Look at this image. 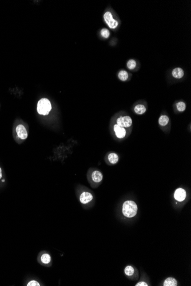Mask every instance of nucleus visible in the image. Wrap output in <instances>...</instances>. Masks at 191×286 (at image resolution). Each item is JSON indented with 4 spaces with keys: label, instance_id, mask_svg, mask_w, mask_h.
Here are the masks:
<instances>
[{
    "label": "nucleus",
    "instance_id": "f257e3e1",
    "mask_svg": "<svg viewBox=\"0 0 191 286\" xmlns=\"http://www.w3.org/2000/svg\"><path fill=\"white\" fill-rule=\"evenodd\" d=\"M76 193L79 202L84 209H89L93 206L95 202V196L89 188L78 185L76 187Z\"/></svg>",
    "mask_w": 191,
    "mask_h": 286
},
{
    "label": "nucleus",
    "instance_id": "f03ea898",
    "mask_svg": "<svg viewBox=\"0 0 191 286\" xmlns=\"http://www.w3.org/2000/svg\"><path fill=\"white\" fill-rule=\"evenodd\" d=\"M138 206L132 200H127L122 203L121 207L122 216L126 219H132L138 213Z\"/></svg>",
    "mask_w": 191,
    "mask_h": 286
},
{
    "label": "nucleus",
    "instance_id": "7ed1b4c3",
    "mask_svg": "<svg viewBox=\"0 0 191 286\" xmlns=\"http://www.w3.org/2000/svg\"><path fill=\"white\" fill-rule=\"evenodd\" d=\"M87 179L92 187L97 188L103 182V174L99 169L91 168L87 173Z\"/></svg>",
    "mask_w": 191,
    "mask_h": 286
},
{
    "label": "nucleus",
    "instance_id": "20e7f679",
    "mask_svg": "<svg viewBox=\"0 0 191 286\" xmlns=\"http://www.w3.org/2000/svg\"><path fill=\"white\" fill-rule=\"evenodd\" d=\"M52 110V104L47 98H42L37 103V110L39 114L43 115H48Z\"/></svg>",
    "mask_w": 191,
    "mask_h": 286
},
{
    "label": "nucleus",
    "instance_id": "39448f33",
    "mask_svg": "<svg viewBox=\"0 0 191 286\" xmlns=\"http://www.w3.org/2000/svg\"><path fill=\"white\" fill-rule=\"evenodd\" d=\"M37 260L40 265L46 267H50L53 264L52 257L48 251H40L37 256Z\"/></svg>",
    "mask_w": 191,
    "mask_h": 286
},
{
    "label": "nucleus",
    "instance_id": "423d86ee",
    "mask_svg": "<svg viewBox=\"0 0 191 286\" xmlns=\"http://www.w3.org/2000/svg\"><path fill=\"white\" fill-rule=\"evenodd\" d=\"M124 272L126 277L132 280H137L140 277L139 271L134 265H127L124 268Z\"/></svg>",
    "mask_w": 191,
    "mask_h": 286
},
{
    "label": "nucleus",
    "instance_id": "0eeeda50",
    "mask_svg": "<svg viewBox=\"0 0 191 286\" xmlns=\"http://www.w3.org/2000/svg\"><path fill=\"white\" fill-rule=\"evenodd\" d=\"M14 132L18 140L22 141L27 140L28 137V130L24 124H18L15 127Z\"/></svg>",
    "mask_w": 191,
    "mask_h": 286
},
{
    "label": "nucleus",
    "instance_id": "6e6552de",
    "mask_svg": "<svg viewBox=\"0 0 191 286\" xmlns=\"http://www.w3.org/2000/svg\"><path fill=\"white\" fill-rule=\"evenodd\" d=\"M104 20L108 26L111 29H116L119 26V22L113 18V14L110 11L106 12L104 15Z\"/></svg>",
    "mask_w": 191,
    "mask_h": 286
},
{
    "label": "nucleus",
    "instance_id": "1a4fd4ad",
    "mask_svg": "<svg viewBox=\"0 0 191 286\" xmlns=\"http://www.w3.org/2000/svg\"><path fill=\"white\" fill-rule=\"evenodd\" d=\"M187 198V192L183 187L176 188L173 193V198L177 203L184 202Z\"/></svg>",
    "mask_w": 191,
    "mask_h": 286
},
{
    "label": "nucleus",
    "instance_id": "9d476101",
    "mask_svg": "<svg viewBox=\"0 0 191 286\" xmlns=\"http://www.w3.org/2000/svg\"><path fill=\"white\" fill-rule=\"evenodd\" d=\"M116 124L120 126L121 127H124V128H129L131 127L133 124V121L132 119L128 116V115H125V116H121L116 119Z\"/></svg>",
    "mask_w": 191,
    "mask_h": 286
},
{
    "label": "nucleus",
    "instance_id": "9b49d317",
    "mask_svg": "<svg viewBox=\"0 0 191 286\" xmlns=\"http://www.w3.org/2000/svg\"><path fill=\"white\" fill-rule=\"evenodd\" d=\"M113 129L115 136L117 138L120 140L124 139L126 137L127 135V131L125 128L121 127L116 124L113 125Z\"/></svg>",
    "mask_w": 191,
    "mask_h": 286
},
{
    "label": "nucleus",
    "instance_id": "f8f14e48",
    "mask_svg": "<svg viewBox=\"0 0 191 286\" xmlns=\"http://www.w3.org/2000/svg\"><path fill=\"white\" fill-rule=\"evenodd\" d=\"M105 160L106 163L109 165H114L118 163L119 161V156L116 153L111 152L106 155Z\"/></svg>",
    "mask_w": 191,
    "mask_h": 286
},
{
    "label": "nucleus",
    "instance_id": "ddd939ff",
    "mask_svg": "<svg viewBox=\"0 0 191 286\" xmlns=\"http://www.w3.org/2000/svg\"><path fill=\"white\" fill-rule=\"evenodd\" d=\"M151 283L149 281L147 275L145 272H142V275L139 281L135 285V286H149Z\"/></svg>",
    "mask_w": 191,
    "mask_h": 286
},
{
    "label": "nucleus",
    "instance_id": "4468645a",
    "mask_svg": "<svg viewBox=\"0 0 191 286\" xmlns=\"http://www.w3.org/2000/svg\"><path fill=\"white\" fill-rule=\"evenodd\" d=\"M178 282L177 280L173 277H168L164 280L163 285L164 286H178Z\"/></svg>",
    "mask_w": 191,
    "mask_h": 286
},
{
    "label": "nucleus",
    "instance_id": "2eb2a0df",
    "mask_svg": "<svg viewBox=\"0 0 191 286\" xmlns=\"http://www.w3.org/2000/svg\"><path fill=\"white\" fill-rule=\"evenodd\" d=\"M172 76L176 79H181L184 77V71L180 68H176L172 71Z\"/></svg>",
    "mask_w": 191,
    "mask_h": 286
},
{
    "label": "nucleus",
    "instance_id": "dca6fc26",
    "mask_svg": "<svg viewBox=\"0 0 191 286\" xmlns=\"http://www.w3.org/2000/svg\"><path fill=\"white\" fill-rule=\"evenodd\" d=\"M147 111L146 107L142 104L136 105L134 107V112L138 115H142Z\"/></svg>",
    "mask_w": 191,
    "mask_h": 286
},
{
    "label": "nucleus",
    "instance_id": "f3484780",
    "mask_svg": "<svg viewBox=\"0 0 191 286\" xmlns=\"http://www.w3.org/2000/svg\"><path fill=\"white\" fill-rule=\"evenodd\" d=\"M25 286H44V284L41 281H40V280L32 278V279H29L27 281Z\"/></svg>",
    "mask_w": 191,
    "mask_h": 286
},
{
    "label": "nucleus",
    "instance_id": "a211bd4d",
    "mask_svg": "<svg viewBox=\"0 0 191 286\" xmlns=\"http://www.w3.org/2000/svg\"><path fill=\"white\" fill-rule=\"evenodd\" d=\"M159 124L161 126L167 125L170 122V118L166 115H162L159 118Z\"/></svg>",
    "mask_w": 191,
    "mask_h": 286
},
{
    "label": "nucleus",
    "instance_id": "6ab92c4d",
    "mask_svg": "<svg viewBox=\"0 0 191 286\" xmlns=\"http://www.w3.org/2000/svg\"><path fill=\"white\" fill-rule=\"evenodd\" d=\"M118 77L121 81H126L129 78V74L126 70H121L118 74Z\"/></svg>",
    "mask_w": 191,
    "mask_h": 286
},
{
    "label": "nucleus",
    "instance_id": "aec40b11",
    "mask_svg": "<svg viewBox=\"0 0 191 286\" xmlns=\"http://www.w3.org/2000/svg\"><path fill=\"white\" fill-rule=\"evenodd\" d=\"M137 66V62L135 60H129L127 63L128 69L129 70H134Z\"/></svg>",
    "mask_w": 191,
    "mask_h": 286
},
{
    "label": "nucleus",
    "instance_id": "412c9836",
    "mask_svg": "<svg viewBox=\"0 0 191 286\" xmlns=\"http://www.w3.org/2000/svg\"><path fill=\"white\" fill-rule=\"evenodd\" d=\"M176 106L177 108V110L180 112H183L186 109V104L184 102L180 101L178 102L176 104Z\"/></svg>",
    "mask_w": 191,
    "mask_h": 286
},
{
    "label": "nucleus",
    "instance_id": "4be33fe9",
    "mask_svg": "<svg viewBox=\"0 0 191 286\" xmlns=\"http://www.w3.org/2000/svg\"><path fill=\"white\" fill-rule=\"evenodd\" d=\"M100 34H101V35L104 38H108L110 36V32L109 30V29H106V28H103L101 29V32H100Z\"/></svg>",
    "mask_w": 191,
    "mask_h": 286
},
{
    "label": "nucleus",
    "instance_id": "5701e85b",
    "mask_svg": "<svg viewBox=\"0 0 191 286\" xmlns=\"http://www.w3.org/2000/svg\"><path fill=\"white\" fill-rule=\"evenodd\" d=\"M2 169L1 168H0V179L2 178Z\"/></svg>",
    "mask_w": 191,
    "mask_h": 286
}]
</instances>
